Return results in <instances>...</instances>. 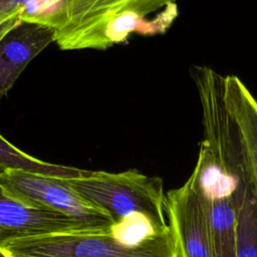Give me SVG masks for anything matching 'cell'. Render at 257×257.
<instances>
[{
    "instance_id": "obj_1",
    "label": "cell",
    "mask_w": 257,
    "mask_h": 257,
    "mask_svg": "<svg viewBox=\"0 0 257 257\" xmlns=\"http://www.w3.org/2000/svg\"><path fill=\"white\" fill-rule=\"evenodd\" d=\"M177 0H56L33 15H22L48 25L62 50L98 49L107 24L118 16L147 17Z\"/></svg>"
},
{
    "instance_id": "obj_2",
    "label": "cell",
    "mask_w": 257,
    "mask_h": 257,
    "mask_svg": "<svg viewBox=\"0 0 257 257\" xmlns=\"http://www.w3.org/2000/svg\"><path fill=\"white\" fill-rule=\"evenodd\" d=\"M87 203L107 214L113 223L144 214L167 221L163 180L131 169L120 173L81 170L79 175L61 178Z\"/></svg>"
},
{
    "instance_id": "obj_3",
    "label": "cell",
    "mask_w": 257,
    "mask_h": 257,
    "mask_svg": "<svg viewBox=\"0 0 257 257\" xmlns=\"http://www.w3.org/2000/svg\"><path fill=\"white\" fill-rule=\"evenodd\" d=\"M2 257H178L172 231L125 245L106 231L67 232L23 238L0 249Z\"/></svg>"
},
{
    "instance_id": "obj_4",
    "label": "cell",
    "mask_w": 257,
    "mask_h": 257,
    "mask_svg": "<svg viewBox=\"0 0 257 257\" xmlns=\"http://www.w3.org/2000/svg\"><path fill=\"white\" fill-rule=\"evenodd\" d=\"M0 186L7 196L27 207L66 215L94 231L109 230L113 224L107 214L87 203L59 177L6 169Z\"/></svg>"
},
{
    "instance_id": "obj_5",
    "label": "cell",
    "mask_w": 257,
    "mask_h": 257,
    "mask_svg": "<svg viewBox=\"0 0 257 257\" xmlns=\"http://www.w3.org/2000/svg\"><path fill=\"white\" fill-rule=\"evenodd\" d=\"M205 197L211 230V257H237L235 181L231 171L204 143L192 172Z\"/></svg>"
},
{
    "instance_id": "obj_6",
    "label": "cell",
    "mask_w": 257,
    "mask_h": 257,
    "mask_svg": "<svg viewBox=\"0 0 257 257\" xmlns=\"http://www.w3.org/2000/svg\"><path fill=\"white\" fill-rule=\"evenodd\" d=\"M165 214L178 257H211V230L205 197L192 173L165 195Z\"/></svg>"
},
{
    "instance_id": "obj_7",
    "label": "cell",
    "mask_w": 257,
    "mask_h": 257,
    "mask_svg": "<svg viewBox=\"0 0 257 257\" xmlns=\"http://www.w3.org/2000/svg\"><path fill=\"white\" fill-rule=\"evenodd\" d=\"M6 169L0 167V176ZM94 231L66 215L27 207L5 194L0 186V249L28 237Z\"/></svg>"
},
{
    "instance_id": "obj_8",
    "label": "cell",
    "mask_w": 257,
    "mask_h": 257,
    "mask_svg": "<svg viewBox=\"0 0 257 257\" xmlns=\"http://www.w3.org/2000/svg\"><path fill=\"white\" fill-rule=\"evenodd\" d=\"M54 40V29L29 19H21L5 34L0 40V99L26 65Z\"/></svg>"
},
{
    "instance_id": "obj_9",
    "label": "cell",
    "mask_w": 257,
    "mask_h": 257,
    "mask_svg": "<svg viewBox=\"0 0 257 257\" xmlns=\"http://www.w3.org/2000/svg\"><path fill=\"white\" fill-rule=\"evenodd\" d=\"M224 101L238 125L245 166L257 193V99L238 76L226 75Z\"/></svg>"
},
{
    "instance_id": "obj_10",
    "label": "cell",
    "mask_w": 257,
    "mask_h": 257,
    "mask_svg": "<svg viewBox=\"0 0 257 257\" xmlns=\"http://www.w3.org/2000/svg\"><path fill=\"white\" fill-rule=\"evenodd\" d=\"M225 166L234 177V205L237 218V257H257V193L243 156L227 160Z\"/></svg>"
},
{
    "instance_id": "obj_11",
    "label": "cell",
    "mask_w": 257,
    "mask_h": 257,
    "mask_svg": "<svg viewBox=\"0 0 257 257\" xmlns=\"http://www.w3.org/2000/svg\"><path fill=\"white\" fill-rule=\"evenodd\" d=\"M0 167L11 170H22L26 172L59 177L71 178L79 175L80 169L50 164L33 158L22 152L0 135Z\"/></svg>"
},
{
    "instance_id": "obj_12",
    "label": "cell",
    "mask_w": 257,
    "mask_h": 257,
    "mask_svg": "<svg viewBox=\"0 0 257 257\" xmlns=\"http://www.w3.org/2000/svg\"><path fill=\"white\" fill-rule=\"evenodd\" d=\"M34 0H0V21L22 14Z\"/></svg>"
},
{
    "instance_id": "obj_13",
    "label": "cell",
    "mask_w": 257,
    "mask_h": 257,
    "mask_svg": "<svg viewBox=\"0 0 257 257\" xmlns=\"http://www.w3.org/2000/svg\"><path fill=\"white\" fill-rule=\"evenodd\" d=\"M21 21V14L13 15L3 21H0V40L5 36V34L10 31L14 26H16Z\"/></svg>"
},
{
    "instance_id": "obj_14",
    "label": "cell",
    "mask_w": 257,
    "mask_h": 257,
    "mask_svg": "<svg viewBox=\"0 0 257 257\" xmlns=\"http://www.w3.org/2000/svg\"><path fill=\"white\" fill-rule=\"evenodd\" d=\"M0 257H2V256H1V255H0Z\"/></svg>"
},
{
    "instance_id": "obj_15",
    "label": "cell",
    "mask_w": 257,
    "mask_h": 257,
    "mask_svg": "<svg viewBox=\"0 0 257 257\" xmlns=\"http://www.w3.org/2000/svg\"><path fill=\"white\" fill-rule=\"evenodd\" d=\"M55 1H56V0H55Z\"/></svg>"
}]
</instances>
